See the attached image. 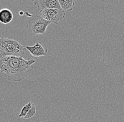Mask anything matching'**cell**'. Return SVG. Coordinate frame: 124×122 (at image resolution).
Returning a JSON list of instances; mask_svg holds the SVG:
<instances>
[{
  "instance_id": "1",
  "label": "cell",
  "mask_w": 124,
  "mask_h": 122,
  "mask_svg": "<svg viewBox=\"0 0 124 122\" xmlns=\"http://www.w3.org/2000/svg\"><path fill=\"white\" fill-rule=\"evenodd\" d=\"M35 59L28 58V61L22 57L8 56L0 59V70L4 72V76L9 80L19 81L28 76L29 72L33 69L32 65Z\"/></svg>"
},
{
  "instance_id": "8",
  "label": "cell",
  "mask_w": 124,
  "mask_h": 122,
  "mask_svg": "<svg viewBox=\"0 0 124 122\" xmlns=\"http://www.w3.org/2000/svg\"><path fill=\"white\" fill-rule=\"evenodd\" d=\"M61 7L63 10L70 11L75 5L73 0H58Z\"/></svg>"
},
{
  "instance_id": "6",
  "label": "cell",
  "mask_w": 124,
  "mask_h": 122,
  "mask_svg": "<svg viewBox=\"0 0 124 122\" xmlns=\"http://www.w3.org/2000/svg\"><path fill=\"white\" fill-rule=\"evenodd\" d=\"M26 49L29 51L30 56L35 58H39L46 55L47 52V49H45L43 47L41 43L39 42H36V44L34 46H25Z\"/></svg>"
},
{
  "instance_id": "10",
  "label": "cell",
  "mask_w": 124,
  "mask_h": 122,
  "mask_svg": "<svg viewBox=\"0 0 124 122\" xmlns=\"http://www.w3.org/2000/svg\"><path fill=\"white\" fill-rule=\"evenodd\" d=\"M36 113L35 106L34 103L32 102L31 105V107L30 110L28 112V113L26 114V115L23 117L24 119H28L31 118Z\"/></svg>"
},
{
  "instance_id": "11",
  "label": "cell",
  "mask_w": 124,
  "mask_h": 122,
  "mask_svg": "<svg viewBox=\"0 0 124 122\" xmlns=\"http://www.w3.org/2000/svg\"><path fill=\"white\" fill-rule=\"evenodd\" d=\"M25 14H26V16H28V17H32L33 16V15L31 14H30V13L29 12H25Z\"/></svg>"
},
{
  "instance_id": "12",
  "label": "cell",
  "mask_w": 124,
  "mask_h": 122,
  "mask_svg": "<svg viewBox=\"0 0 124 122\" xmlns=\"http://www.w3.org/2000/svg\"><path fill=\"white\" fill-rule=\"evenodd\" d=\"M23 14H24V12H23V11H21L19 12V15H21V16L23 15Z\"/></svg>"
},
{
  "instance_id": "2",
  "label": "cell",
  "mask_w": 124,
  "mask_h": 122,
  "mask_svg": "<svg viewBox=\"0 0 124 122\" xmlns=\"http://www.w3.org/2000/svg\"><path fill=\"white\" fill-rule=\"evenodd\" d=\"M26 49L18 42L3 36L0 38V56L22 57Z\"/></svg>"
},
{
  "instance_id": "9",
  "label": "cell",
  "mask_w": 124,
  "mask_h": 122,
  "mask_svg": "<svg viewBox=\"0 0 124 122\" xmlns=\"http://www.w3.org/2000/svg\"><path fill=\"white\" fill-rule=\"evenodd\" d=\"M32 102H29L28 104L23 107V108L22 109L21 113L18 115V117L23 118L26 115V114L28 113V112L31 107Z\"/></svg>"
},
{
  "instance_id": "3",
  "label": "cell",
  "mask_w": 124,
  "mask_h": 122,
  "mask_svg": "<svg viewBox=\"0 0 124 122\" xmlns=\"http://www.w3.org/2000/svg\"><path fill=\"white\" fill-rule=\"evenodd\" d=\"M51 23L38 14L29 17L26 22L28 33L31 36L38 34L45 35L47 27Z\"/></svg>"
},
{
  "instance_id": "7",
  "label": "cell",
  "mask_w": 124,
  "mask_h": 122,
  "mask_svg": "<svg viewBox=\"0 0 124 122\" xmlns=\"http://www.w3.org/2000/svg\"><path fill=\"white\" fill-rule=\"evenodd\" d=\"M13 14L10 10L3 8L0 10V22L4 24H7L11 21Z\"/></svg>"
},
{
  "instance_id": "5",
  "label": "cell",
  "mask_w": 124,
  "mask_h": 122,
  "mask_svg": "<svg viewBox=\"0 0 124 122\" xmlns=\"http://www.w3.org/2000/svg\"><path fill=\"white\" fill-rule=\"evenodd\" d=\"M35 5H37L40 11L46 9L55 8L62 9L58 0H32Z\"/></svg>"
},
{
  "instance_id": "4",
  "label": "cell",
  "mask_w": 124,
  "mask_h": 122,
  "mask_svg": "<svg viewBox=\"0 0 124 122\" xmlns=\"http://www.w3.org/2000/svg\"><path fill=\"white\" fill-rule=\"evenodd\" d=\"M41 16L46 21L58 24L60 21L65 18V12L63 9H46L40 11Z\"/></svg>"
}]
</instances>
